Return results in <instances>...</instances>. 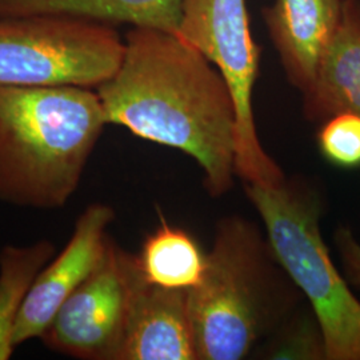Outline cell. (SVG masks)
Returning a JSON list of instances; mask_svg holds the SVG:
<instances>
[{"label": "cell", "instance_id": "1", "mask_svg": "<svg viewBox=\"0 0 360 360\" xmlns=\"http://www.w3.org/2000/svg\"><path fill=\"white\" fill-rule=\"evenodd\" d=\"M108 124L191 156L214 198L231 190L236 112L224 77L178 34L134 27L115 74L95 89Z\"/></svg>", "mask_w": 360, "mask_h": 360}, {"label": "cell", "instance_id": "2", "mask_svg": "<svg viewBox=\"0 0 360 360\" xmlns=\"http://www.w3.org/2000/svg\"><path fill=\"white\" fill-rule=\"evenodd\" d=\"M105 124L95 89L0 86V200L65 207Z\"/></svg>", "mask_w": 360, "mask_h": 360}, {"label": "cell", "instance_id": "3", "mask_svg": "<svg viewBox=\"0 0 360 360\" xmlns=\"http://www.w3.org/2000/svg\"><path fill=\"white\" fill-rule=\"evenodd\" d=\"M303 296L248 219L219 220L202 282L188 290L198 360H240L299 306Z\"/></svg>", "mask_w": 360, "mask_h": 360}, {"label": "cell", "instance_id": "4", "mask_svg": "<svg viewBox=\"0 0 360 360\" xmlns=\"http://www.w3.org/2000/svg\"><path fill=\"white\" fill-rule=\"evenodd\" d=\"M272 251L322 327L327 360H360V300L323 239L324 196L304 179L245 184Z\"/></svg>", "mask_w": 360, "mask_h": 360}, {"label": "cell", "instance_id": "5", "mask_svg": "<svg viewBox=\"0 0 360 360\" xmlns=\"http://www.w3.org/2000/svg\"><path fill=\"white\" fill-rule=\"evenodd\" d=\"M123 53L124 40L108 25L60 15L0 16V86L98 89Z\"/></svg>", "mask_w": 360, "mask_h": 360}, {"label": "cell", "instance_id": "6", "mask_svg": "<svg viewBox=\"0 0 360 360\" xmlns=\"http://www.w3.org/2000/svg\"><path fill=\"white\" fill-rule=\"evenodd\" d=\"M176 34L218 68L231 91L236 112V176L243 184L282 181V168L257 136L252 95L260 50L251 35L245 0H183Z\"/></svg>", "mask_w": 360, "mask_h": 360}, {"label": "cell", "instance_id": "7", "mask_svg": "<svg viewBox=\"0 0 360 360\" xmlns=\"http://www.w3.org/2000/svg\"><path fill=\"white\" fill-rule=\"evenodd\" d=\"M138 257L108 239L98 267L67 297L39 339L82 360H117L129 307L142 281Z\"/></svg>", "mask_w": 360, "mask_h": 360}, {"label": "cell", "instance_id": "8", "mask_svg": "<svg viewBox=\"0 0 360 360\" xmlns=\"http://www.w3.org/2000/svg\"><path fill=\"white\" fill-rule=\"evenodd\" d=\"M114 220V208L104 203H92L79 215L63 251L39 272L27 295L13 328L15 347L44 334L67 297L98 267Z\"/></svg>", "mask_w": 360, "mask_h": 360}, {"label": "cell", "instance_id": "9", "mask_svg": "<svg viewBox=\"0 0 360 360\" xmlns=\"http://www.w3.org/2000/svg\"><path fill=\"white\" fill-rule=\"evenodd\" d=\"M117 360H198L188 290L143 278L135 288Z\"/></svg>", "mask_w": 360, "mask_h": 360}, {"label": "cell", "instance_id": "10", "mask_svg": "<svg viewBox=\"0 0 360 360\" xmlns=\"http://www.w3.org/2000/svg\"><path fill=\"white\" fill-rule=\"evenodd\" d=\"M345 0H275L264 23L290 83L309 89L327 44L339 26Z\"/></svg>", "mask_w": 360, "mask_h": 360}, {"label": "cell", "instance_id": "11", "mask_svg": "<svg viewBox=\"0 0 360 360\" xmlns=\"http://www.w3.org/2000/svg\"><path fill=\"white\" fill-rule=\"evenodd\" d=\"M343 112L360 116V0H345L339 26L303 92L309 122L323 123Z\"/></svg>", "mask_w": 360, "mask_h": 360}, {"label": "cell", "instance_id": "12", "mask_svg": "<svg viewBox=\"0 0 360 360\" xmlns=\"http://www.w3.org/2000/svg\"><path fill=\"white\" fill-rule=\"evenodd\" d=\"M183 0H0V16L60 15L178 32Z\"/></svg>", "mask_w": 360, "mask_h": 360}, {"label": "cell", "instance_id": "13", "mask_svg": "<svg viewBox=\"0 0 360 360\" xmlns=\"http://www.w3.org/2000/svg\"><path fill=\"white\" fill-rule=\"evenodd\" d=\"M138 264L146 282L165 288L191 290L202 282L207 254L193 235L169 224L160 212V224L143 242Z\"/></svg>", "mask_w": 360, "mask_h": 360}, {"label": "cell", "instance_id": "14", "mask_svg": "<svg viewBox=\"0 0 360 360\" xmlns=\"http://www.w3.org/2000/svg\"><path fill=\"white\" fill-rule=\"evenodd\" d=\"M55 255V245L41 239L32 245L0 250V360L11 359L13 328L39 272Z\"/></svg>", "mask_w": 360, "mask_h": 360}, {"label": "cell", "instance_id": "15", "mask_svg": "<svg viewBox=\"0 0 360 360\" xmlns=\"http://www.w3.org/2000/svg\"><path fill=\"white\" fill-rule=\"evenodd\" d=\"M252 354L257 359L327 360L322 327L309 306H297Z\"/></svg>", "mask_w": 360, "mask_h": 360}, {"label": "cell", "instance_id": "16", "mask_svg": "<svg viewBox=\"0 0 360 360\" xmlns=\"http://www.w3.org/2000/svg\"><path fill=\"white\" fill-rule=\"evenodd\" d=\"M316 142L323 158L335 167L360 168V116L343 112L321 123Z\"/></svg>", "mask_w": 360, "mask_h": 360}, {"label": "cell", "instance_id": "17", "mask_svg": "<svg viewBox=\"0 0 360 360\" xmlns=\"http://www.w3.org/2000/svg\"><path fill=\"white\" fill-rule=\"evenodd\" d=\"M334 243L340 270L348 283L360 291V242L348 226H339L334 233Z\"/></svg>", "mask_w": 360, "mask_h": 360}]
</instances>
